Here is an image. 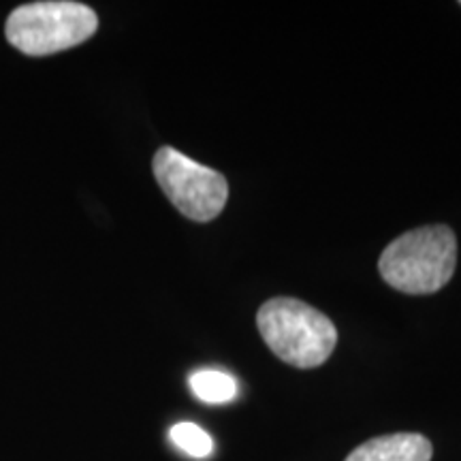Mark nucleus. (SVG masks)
Returning <instances> with one entry per match:
<instances>
[{
  "label": "nucleus",
  "instance_id": "nucleus-7",
  "mask_svg": "<svg viewBox=\"0 0 461 461\" xmlns=\"http://www.w3.org/2000/svg\"><path fill=\"white\" fill-rule=\"evenodd\" d=\"M169 438L173 445L180 448L182 453L190 455V457L203 459L210 457L212 451H214V440H212V436L207 434L205 429H201L199 425L188 423V420L173 425Z\"/></svg>",
  "mask_w": 461,
  "mask_h": 461
},
{
  "label": "nucleus",
  "instance_id": "nucleus-3",
  "mask_svg": "<svg viewBox=\"0 0 461 461\" xmlns=\"http://www.w3.org/2000/svg\"><path fill=\"white\" fill-rule=\"evenodd\" d=\"M99 17L88 5L71 0H45L17 7L9 15L5 34L26 56H50L77 48L95 37Z\"/></svg>",
  "mask_w": 461,
  "mask_h": 461
},
{
  "label": "nucleus",
  "instance_id": "nucleus-6",
  "mask_svg": "<svg viewBox=\"0 0 461 461\" xmlns=\"http://www.w3.org/2000/svg\"><path fill=\"white\" fill-rule=\"evenodd\" d=\"M190 391L203 403H227L238 397V383L227 372L199 370L188 380Z\"/></svg>",
  "mask_w": 461,
  "mask_h": 461
},
{
  "label": "nucleus",
  "instance_id": "nucleus-1",
  "mask_svg": "<svg viewBox=\"0 0 461 461\" xmlns=\"http://www.w3.org/2000/svg\"><path fill=\"white\" fill-rule=\"evenodd\" d=\"M457 265V238L445 224L419 227L400 235L384 248L378 272L395 291L431 295L453 278Z\"/></svg>",
  "mask_w": 461,
  "mask_h": 461
},
{
  "label": "nucleus",
  "instance_id": "nucleus-5",
  "mask_svg": "<svg viewBox=\"0 0 461 461\" xmlns=\"http://www.w3.org/2000/svg\"><path fill=\"white\" fill-rule=\"evenodd\" d=\"M431 455L434 447L428 438L402 431L363 442L344 461H431Z\"/></svg>",
  "mask_w": 461,
  "mask_h": 461
},
{
  "label": "nucleus",
  "instance_id": "nucleus-4",
  "mask_svg": "<svg viewBox=\"0 0 461 461\" xmlns=\"http://www.w3.org/2000/svg\"><path fill=\"white\" fill-rule=\"evenodd\" d=\"M152 171L167 199L188 221L210 222L222 214L229 201V184L221 171L188 158L171 146H163L154 154Z\"/></svg>",
  "mask_w": 461,
  "mask_h": 461
},
{
  "label": "nucleus",
  "instance_id": "nucleus-2",
  "mask_svg": "<svg viewBox=\"0 0 461 461\" xmlns=\"http://www.w3.org/2000/svg\"><path fill=\"white\" fill-rule=\"evenodd\" d=\"M257 327L269 350L299 370L322 366L338 344V330L330 316L302 299H267L257 312Z\"/></svg>",
  "mask_w": 461,
  "mask_h": 461
}]
</instances>
